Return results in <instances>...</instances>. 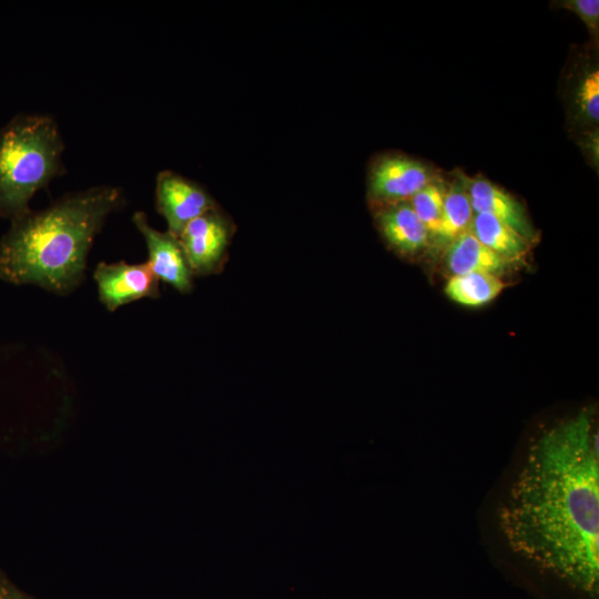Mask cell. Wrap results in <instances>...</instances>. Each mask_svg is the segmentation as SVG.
Here are the masks:
<instances>
[{
  "instance_id": "1",
  "label": "cell",
  "mask_w": 599,
  "mask_h": 599,
  "mask_svg": "<svg viewBox=\"0 0 599 599\" xmlns=\"http://www.w3.org/2000/svg\"><path fill=\"white\" fill-rule=\"evenodd\" d=\"M511 549L592 599L599 595V450L583 409L544 432L501 504Z\"/></svg>"
},
{
  "instance_id": "2",
  "label": "cell",
  "mask_w": 599,
  "mask_h": 599,
  "mask_svg": "<svg viewBox=\"0 0 599 599\" xmlns=\"http://www.w3.org/2000/svg\"><path fill=\"white\" fill-rule=\"evenodd\" d=\"M124 201L121 187L95 185L11 220L0 240V278L71 293L84 280L95 236Z\"/></svg>"
},
{
  "instance_id": "3",
  "label": "cell",
  "mask_w": 599,
  "mask_h": 599,
  "mask_svg": "<svg viewBox=\"0 0 599 599\" xmlns=\"http://www.w3.org/2000/svg\"><path fill=\"white\" fill-rule=\"evenodd\" d=\"M64 141L45 113H18L0 128V219L28 213L41 189L65 173Z\"/></svg>"
},
{
  "instance_id": "4",
  "label": "cell",
  "mask_w": 599,
  "mask_h": 599,
  "mask_svg": "<svg viewBox=\"0 0 599 599\" xmlns=\"http://www.w3.org/2000/svg\"><path fill=\"white\" fill-rule=\"evenodd\" d=\"M233 235V225L215 206L191 221L179 235L193 275L221 271Z\"/></svg>"
},
{
  "instance_id": "5",
  "label": "cell",
  "mask_w": 599,
  "mask_h": 599,
  "mask_svg": "<svg viewBox=\"0 0 599 599\" xmlns=\"http://www.w3.org/2000/svg\"><path fill=\"white\" fill-rule=\"evenodd\" d=\"M155 202L167 232L175 237L191 221L217 206L200 184L169 170L156 176Z\"/></svg>"
},
{
  "instance_id": "6",
  "label": "cell",
  "mask_w": 599,
  "mask_h": 599,
  "mask_svg": "<svg viewBox=\"0 0 599 599\" xmlns=\"http://www.w3.org/2000/svg\"><path fill=\"white\" fill-rule=\"evenodd\" d=\"M93 277L98 285L100 302L111 312L144 297L160 296L159 278L148 262L142 264H129L124 261L100 262Z\"/></svg>"
},
{
  "instance_id": "7",
  "label": "cell",
  "mask_w": 599,
  "mask_h": 599,
  "mask_svg": "<svg viewBox=\"0 0 599 599\" xmlns=\"http://www.w3.org/2000/svg\"><path fill=\"white\" fill-rule=\"evenodd\" d=\"M432 183V173L423 163L403 155H386L372 166L368 194L386 204L404 202Z\"/></svg>"
},
{
  "instance_id": "8",
  "label": "cell",
  "mask_w": 599,
  "mask_h": 599,
  "mask_svg": "<svg viewBox=\"0 0 599 599\" xmlns=\"http://www.w3.org/2000/svg\"><path fill=\"white\" fill-rule=\"evenodd\" d=\"M132 221L144 237L152 272L181 293H189L193 288V273L187 263L179 238L169 232L153 229L145 213L138 211Z\"/></svg>"
},
{
  "instance_id": "9",
  "label": "cell",
  "mask_w": 599,
  "mask_h": 599,
  "mask_svg": "<svg viewBox=\"0 0 599 599\" xmlns=\"http://www.w3.org/2000/svg\"><path fill=\"white\" fill-rule=\"evenodd\" d=\"M464 183L474 213H487L497 217L528 242L535 238V231L525 209L509 193L484 179H471Z\"/></svg>"
},
{
  "instance_id": "10",
  "label": "cell",
  "mask_w": 599,
  "mask_h": 599,
  "mask_svg": "<svg viewBox=\"0 0 599 599\" xmlns=\"http://www.w3.org/2000/svg\"><path fill=\"white\" fill-rule=\"evenodd\" d=\"M376 221L385 241L400 254H416L428 244L429 232L408 203L386 204Z\"/></svg>"
},
{
  "instance_id": "11",
  "label": "cell",
  "mask_w": 599,
  "mask_h": 599,
  "mask_svg": "<svg viewBox=\"0 0 599 599\" xmlns=\"http://www.w3.org/2000/svg\"><path fill=\"white\" fill-rule=\"evenodd\" d=\"M508 263L479 242L470 229L456 237L446 253V265L453 275L480 272L499 276Z\"/></svg>"
},
{
  "instance_id": "12",
  "label": "cell",
  "mask_w": 599,
  "mask_h": 599,
  "mask_svg": "<svg viewBox=\"0 0 599 599\" xmlns=\"http://www.w3.org/2000/svg\"><path fill=\"white\" fill-rule=\"evenodd\" d=\"M470 231L479 242L508 262L521 257L528 250L529 242L522 235L487 213H475Z\"/></svg>"
},
{
  "instance_id": "13",
  "label": "cell",
  "mask_w": 599,
  "mask_h": 599,
  "mask_svg": "<svg viewBox=\"0 0 599 599\" xmlns=\"http://www.w3.org/2000/svg\"><path fill=\"white\" fill-rule=\"evenodd\" d=\"M502 280L489 273L453 275L445 285L446 295L465 306H481L493 301L504 290Z\"/></svg>"
},
{
  "instance_id": "14",
  "label": "cell",
  "mask_w": 599,
  "mask_h": 599,
  "mask_svg": "<svg viewBox=\"0 0 599 599\" xmlns=\"http://www.w3.org/2000/svg\"><path fill=\"white\" fill-rule=\"evenodd\" d=\"M474 215L464 181L451 185L445 192L441 219L434 237L440 244H450L470 229Z\"/></svg>"
},
{
  "instance_id": "15",
  "label": "cell",
  "mask_w": 599,
  "mask_h": 599,
  "mask_svg": "<svg viewBox=\"0 0 599 599\" xmlns=\"http://www.w3.org/2000/svg\"><path fill=\"white\" fill-rule=\"evenodd\" d=\"M445 191L437 183H429L413 197L410 206L423 222L430 236H434L440 223Z\"/></svg>"
},
{
  "instance_id": "16",
  "label": "cell",
  "mask_w": 599,
  "mask_h": 599,
  "mask_svg": "<svg viewBox=\"0 0 599 599\" xmlns=\"http://www.w3.org/2000/svg\"><path fill=\"white\" fill-rule=\"evenodd\" d=\"M581 115L590 121L599 119V70H592L581 80L577 92Z\"/></svg>"
},
{
  "instance_id": "17",
  "label": "cell",
  "mask_w": 599,
  "mask_h": 599,
  "mask_svg": "<svg viewBox=\"0 0 599 599\" xmlns=\"http://www.w3.org/2000/svg\"><path fill=\"white\" fill-rule=\"evenodd\" d=\"M577 14L586 27L593 33L599 29V1L598 0H568L560 4Z\"/></svg>"
},
{
  "instance_id": "18",
  "label": "cell",
  "mask_w": 599,
  "mask_h": 599,
  "mask_svg": "<svg viewBox=\"0 0 599 599\" xmlns=\"http://www.w3.org/2000/svg\"><path fill=\"white\" fill-rule=\"evenodd\" d=\"M0 599H34L17 589L0 573Z\"/></svg>"
}]
</instances>
